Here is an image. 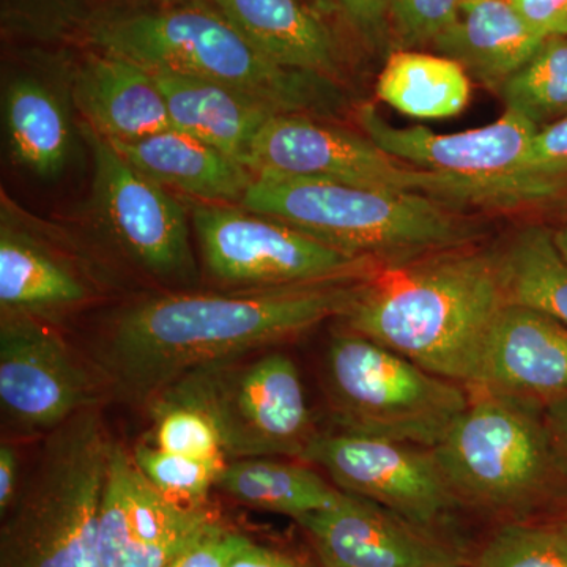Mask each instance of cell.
<instances>
[{
  "mask_svg": "<svg viewBox=\"0 0 567 567\" xmlns=\"http://www.w3.org/2000/svg\"><path fill=\"white\" fill-rule=\"evenodd\" d=\"M358 279L144 298L111 317L89 358L111 391L145 406L197 369L262 352L344 316Z\"/></svg>",
  "mask_w": 567,
  "mask_h": 567,
  "instance_id": "cell-1",
  "label": "cell"
},
{
  "mask_svg": "<svg viewBox=\"0 0 567 567\" xmlns=\"http://www.w3.org/2000/svg\"><path fill=\"white\" fill-rule=\"evenodd\" d=\"M509 303L499 251L476 245L375 264L358 279L347 328L473 390Z\"/></svg>",
  "mask_w": 567,
  "mask_h": 567,
  "instance_id": "cell-2",
  "label": "cell"
},
{
  "mask_svg": "<svg viewBox=\"0 0 567 567\" xmlns=\"http://www.w3.org/2000/svg\"><path fill=\"white\" fill-rule=\"evenodd\" d=\"M74 37L151 71L229 85L282 114L334 117L347 104L333 78L268 61L210 0H110Z\"/></svg>",
  "mask_w": 567,
  "mask_h": 567,
  "instance_id": "cell-3",
  "label": "cell"
},
{
  "mask_svg": "<svg viewBox=\"0 0 567 567\" xmlns=\"http://www.w3.org/2000/svg\"><path fill=\"white\" fill-rule=\"evenodd\" d=\"M240 205L375 262L476 245L486 233L461 205L439 197L308 178L254 175Z\"/></svg>",
  "mask_w": 567,
  "mask_h": 567,
  "instance_id": "cell-4",
  "label": "cell"
},
{
  "mask_svg": "<svg viewBox=\"0 0 567 567\" xmlns=\"http://www.w3.org/2000/svg\"><path fill=\"white\" fill-rule=\"evenodd\" d=\"M102 405L44 435L0 533V567H103L100 511L112 447Z\"/></svg>",
  "mask_w": 567,
  "mask_h": 567,
  "instance_id": "cell-5",
  "label": "cell"
},
{
  "mask_svg": "<svg viewBox=\"0 0 567 567\" xmlns=\"http://www.w3.org/2000/svg\"><path fill=\"white\" fill-rule=\"evenodd\" d=\"M324 390L334 431L427 450L445 439L472 401L465 385L349 328L328 344Z\"/></svg>",
  "mask_w": 567,
  "mask_h": 567,
  "instance_id": "cell-6",
  "label": "cell"
},
{
  "mask_svg": "<svg viewBox=\"0 0 567 567\" xmlns=\"http://www.w3.org/2000/svg\"><path fill=\"white\" fill-rule=\"evenodd\" d=\"M539 402L480 393L432 450L461 502L513 513L543 498L559 475Z\"/></svg>",
  "mask_w": 567,
  "mask_h": 567,
  "instance_id": "cell-7",
  "label": "cell"
},
{
  "mask_svg": "<svg viewBox=\"0 0 567 567\" xmlns=\"http://www.w3.org/2000/svg\"><path fill=\"white\" fill-rule=\"evenodd\" d=\"M159 394L192 404L210 417L227 462L303 461L319 434L300 371L281 352L251 353L197 369Z\"/></svg>",
  "mask_w": 567,
  "mask_h": 567,
  "instance_id": "cell-8",
  "label": "cell"
},
{
  "mask_svg": "<svg viewBox=\"0 0 567 567\" xmlns=\"http://www.w3.org/2000/svg\"><path fill=\"white\" fill-rule=\"evenodd\" d=\"M245 164L254 175L420 193L461 207H494L491 197L472 183L410 166L382 151L368 136L309 115H274L254 140Z\"/></svg>",
  "mask_w": 567,
  "mask_h": 567,
  "instance_id": "cell-9",
  "label": "cell"
},
{
  "mask_svg": "<svg viewBox=\"0 0 567 567\" xmlns=\"http://www.w3.org/2000/svg\"><path fill=\"white\" fill-rule=\"evenodd\" d=\"M200 256L216 281L240 290L350 281L375 260L320 244L289 224L229 204L196 205Z\"/></svg>",
  "mask_w": 567,
  "mask_h": 567,
  "instance_id": "cell-10",
  "label": "cell"
},
{
  "mask_svg": "<svg viewBox=\"0 0 567 567\" xmlns=\"http://www.w3.org/2000/svg\"><path fill=\"white\" fill-rule=\"evenodd\" d=\"M364 136L410 166L472 183L491 197L495 207L511 208L551 199L565 181L524 173V159L539 130L516 112L481 128L440 134L424 126L398 128L374 104L358 107Z\"/></svg>",
  "mask_w": 567,
  "mask_h": 567,
  "instance_id": "cell-11",
  "label": "cell"
},
{
  "mask_svg": "<svg viewBox=\"0 0 567 567\" xmlns=\"http://www.w3.org/2000/svg\"><path fill=\"white\" fill-rule=\"evenodd\" d=\"M93 162V207L114 248L156 281L193 286L196 257L185 207L106 137L82 125Z\"/></svg>",
  "mask_w": 567,
  "mask_h": 567,
  "instance_id": "cell-12",
  "label": "cell"
},
{
  "mask_svg": "<svg viewBox=\"0 0 567 567\" xmlns=\"http://www.w3.org/2000/svg\"><path fill=\"white\" fill-rule=\"evenodd\" d=\"M111 388L91 358L71 349L54 323L0 312V409L21 436L48 435L102 405Z\"/></svg>",
  "mask_w": 567,
  "mask_h": 567,
  "instance_id": "cell-13",
  "label": "cell"
},
{
  "mask_svg": "<svg viewBox=\"0 0 567 567\" xmlns=\"http://www.w3.org/2000/svg\"><path fill=\"white\" fill-rule=\"evenodd\" d=\"M303 462L323 468L339 491L369 499L420 528L440 524L461 503L427 447L319 432Z\"/></svg>",
  "mask_w": 567,
  "mask_h": 567,
  "instance_id": "cell-14",
  "label": "cell"
},
{
  "mask_svg": "<svg viewBox=\"0 0 567 567\" xmlns=\"http://www.w3.org/2000/svg\"><path fill=\"white\" fill-rule=\"evenodd\" d=\"M210 505H183L147 480L114 443L100 511L103 567H167L219 524Z\"/></svg>",
  "mask_w": 567,
  "mask_h": 567,
  "instance_id": "cell-15",
  "label": "cell"
},
{
  "mask_svg": "<svg viewBox=\"0 0 567 567\" xmlns=\"http://www.w3.org/2000/svg\"><path fill=\"white\" fill-rule=\"evenodd\" d=\"M297 522L324 567H462L427 529L346 492L334 506Z\"/></svg>",
  "mask_w": 567,
  "mask_h": 567,
  "instance_id": "cell-16",
  "label": "cell"
},
{
  "mask_svg": "<svg viewBox=\"0 0 567 567\" xmlns=\"http://www.w3.org/2000/svg\"><path fill=\"white\" fill-rule=\"evenodd\" d=\"M473 391L551 401L567 394V328L518 303L499 312Z\"/></svg>",
  "mask_w": 567,
  "mask_h": 567,
  "instance_id": "cell-17",
  "label": "cell"
},
{
  "mask_svg": "<svg viewBox=\"0 0 567 567\" xmlns=\"http://www.w3.org/2000/svg\"><path fill=\"white\" fill-rule=\"evenodd\" d=\"M85 125L107 141H136L173 128L155 74L110 52L89 51L70 74Z\"/></svg>",
  "mask_w": 567,
  "mask_h": 567,
  "instance_id": "cell-18",
  "label": "cell"
},
{
  "mask_svg": "<svg viewBox=\"0 0 567 567\" xmlns=\"http://www.w3.org/2000/svg\"><path fill=\"white\" fill-rule=\"evenodd\" d=\"M95 297L81 270L47 245L11 226L0 227V312L58 322Z\"/></svg>",
  "mask_w": 567,
  "mask_h": 567,
  "instance_id": "cell-19",
  "label": "cell"
},
{
  "mask_svg": "<svg viewBox=\"0 0 567 567\" xmlns=\"http://www.w3.org/2000/svg\"><path fill=\"white\" fill-rule=\"evenodd\" d=\"M110 142L152 181L203 203H241L254 181L244 163L175 128L136 141Z\"/></svg>",
  "mask_w": 567,
  "mask_h": 567,
  "instance_id": "cell-20",
  "label": "cell"
},
{
  "mask_svg": "<svg viewBox=\"0 0 567 567\" xmlns=\"http://www.w3.org/2000/svg\"><path fill=\"white\" fill-rule=\"evenodd\" d=\"M152 73L166 100L173 128L207 142L244 164L265 123L282 114L271 104L229 85L173 71Z\"/></svg>",
  "mask_w": 567,
  "mask_h": 567,
  "instance_id": "cell-21",
  "label": "cell"
},
{
  "mask_svg": "<svg viewBox=\"0 0 567 567\" xmlns=\"http://www.w3.org/2000/svg\"><path fill=\"white\" fill-rule=\"evenodd\" d=\"M546 37L533 31L513 0L462 3L461 18L434 41L439 54L464 66L468 76L498 93L533 58Z\"/></svg>",
  "mask_w": 567,
  "mask_h": 567,
  "instance_id": "cell-22",
  "label": "cell"
},
{
  "mask_svg": "<svg viewBox=\"0 0 567 567\" xmlns=\"http://www.w3.org/2000/svg\"><path fill=\"white\" fill-rule=\"evenodd\" d=\"M268 61L338 76L330 29L303 0H210Z\"/></svg>",
  "mask_w": 567,
  "mask_h": 567,
  "instance_id": "cell-23",
  "label": "cell"
},
{
  "mask_svg": "<svg viewBox=\"0 0 567 567\" xmlns=\"http://www.w3.org/2000/svg\"><path fill=\"white\" fill-rule=\"evenodd\" d=\"M2 103L14 162L40 178L61 175L70 159L73 134L58 92L40 78L18 74L7 84Z\"/></svg>",
  "mask_w": 567,
  "mask_h": 567,
  "instance_id": "cell-24",
  "label": "cell"
},
{
  "mask_svg": "<svg viewBox=\"0 0 567 567\" xmlns=\"http://www.w3.org/2000/svg\"><path fill=\"white\" fill-rule=\"evenodd\" d=\"M300 462L274 457L229 461L216 481V488L240 505L295 520L339 503L344 492Z\"/></svg>",
  "mask_w": 567,
  "mask_h": 567,
  "instance_id": "cell-25",
  "label": "cell"
},
{
  "mask_svg": "<svg viewBox=\"0 0 567 567\" xmlns=\"http://www.w3.org/2000/svg\"><path fill=\"white\" fill-rule=\"evenodd\" d=\"M383 103L413 118L456 117L472 99L461 63L442 54L399 50L388 58L375 84Z\"/></svg>",
  "mask_w": 567,
  "mask_h": 567,
  "instance_id": "cell-26",
  "label": "cell"
},
{
  "mask_svg": "<svg viewBox=\"0 0 567 567\" xmlns=\"http://www.w3.org/2000/svg\"><path fill=\"white\" fill-rule=\"evenodd\" d=\"M499 257L511 303L544 312L567 328V262L551 230L524 227Z\"/></svg>",
  "mask_w": 567,
  "mask_h": 567,
  "instance_id": "cell-27",
  "label": "cell"
},
{
  "mask_svg": "<svg viewBox=\"0 0 567 567\" xmlns=\"http://www.w3.org/2000/svg\"><path fill=\"white\" fill-rule=\"evenodd\" d=\"M505 111L537 130L567 117V35H551L498 92Z\"/></svg>",
  "mask_w": 567,
  "mask_h": 567,
  "instance_id": "cell-28",
  "label": "cell"
},
{
  "mask_svg": "<svg viewBox=\"0 0 567 567\" xmlns=\"http://www.w3.org/2000/svg\"><path fill=\"white\" fill-rule=\"evenodd\" d=\"M145 409L152 420L151 445L199 461L227 462L215 425L196 406L159 394Z\"/></svg>",
  "mask_w": 567,
  "mask_h": 567,
  "instance_id": "cell-29",
  "label": "cell"
},
{
  "mask_svg": "<svg viewBox=\"0 0 567 567\" xmlns=\"http://www.w3.org/2000/svg\"><path fill=\"white\" fill-rule=\"evenodd\" d=\"M132 456L153 486L183 505L210 503L208 495L216 488V481L227 464L226 461H199L166 453L147 442L137 443Z\"/></svg>",
  "mask_w": 567,
  "mask_h": 567,
  "instance_id": "cell-30",
  "label": "cell"
},
{
  "mask_svg": "<svg viewBox=\"0 0 567 567\" xmlns=\"http://www.w3.org/2000/svg\"><path fill=\"white\" fill-rule=\"evenodd\" d=\"M473 567H567V529L544 525H503Z\"/></svg>",
  "mask_w": 567,
  "mask_h": 567,
  "instance_id": "cell-31",
  "label": "cell"
},
{
  "mask_svg": "<svg viewBox=\"0 0 567 567\" xmlns=\"http://www.w3.org/2000/svg\"><path fill=\"white\" fill-rule=\"evenodd\" d=\"M107 0H2L9 29L39 39L74 35Z\"/></svg>",
  "mask_w": 567,
  "mask_h": 567,
  "instance_id": "cell-32",
  "label": "cell"
},
{
  "mask_svg": "<svg viewBox=\"0 0 567 567\" xmlns=\"http://www.w3.org/2000/svg\"><path fill=\"white\" fill-rule=\"evenodd\" d=\"M462 13V0H391L390 20L404 50L434 44Z\"/></svg>",
  "mask_w": 567,
  "mask_h": 567,
  "instance_id": "cell-33",
  "label": "cell"
},
{
  "mask_svg": "<svg viewBox=\"0 0 567 567\" xmlns=\"http://www.w3.org/2000/svg\"><path fill=\"white\" fill-rule=\"evenodd\" d=\"M522 169L535 177L567 181V117L536 133Z\"/></svg>",
  "mask_w": 567,
  "mask_h": 567,
  "instance_id": "cell-34",
  "label": "cell"
},
{
  "mask_svg": "<svg viewBox=\"0 0 567 567\" xmlns=\"http://www.w3.org/2000/svg\"><path fill=\"white\" fill-rule=\"evenodd\" d=\"M249 540L251 539L219 522L167 567H227L230 558Z\"/></svg>",
  "mask_w": 567,
  "mask_h": 567,
  "instance_id": "cell-35",
  "label": "cell"
},
{
  "mask_svg": "<svg viewBox=\"0 0 567 567\" xmlns=\"http://www.w3.org/2000/svg\"><path fill=\"white\" fill-rule=\"evenodd\" d=\"M525 22L543 37L567 35V0H513Z\"/></svg>",
  "mask_w": 567,
  "mask_h": 567,
  "instance_id": "cell-36",
  "label": "cell"
},
{
  "mask_svg": "<svg viewBox=\"0 0 567 567\" xmlns=\"http://www.w3.org/2000/svg\"><path fill=\"white\" fill-rule=\"evenodd\" d=\"M544 420L559 475L567 476V394L547 402Z\"/></svg>",
  "mask_w": 567,
  "mask_h": 567,
  "instance_id": "cell-37",
  "label": "cell"
},
{
  "mask_svg": "<svg viewBox=\"0 0 567 567\" xmlns=\"http://www.w3.org/2000/svg\"><path fill=\"white\" fill-rule=\"evenodd\" d=\"M360 31L375 33L390 18L391 0H338Z\"/></svg>",
  "mask_w": 567,
  "mask_h": 567,
  "instance_id": "cell-38",
  "label": "cell"
},
{
  "mask_svg": "<svg viewBox=\"0 0 567 567\" xmlns=\"http://www.w3.org/2000/svg\"><path fill=\"white\" fill-rule=\"evenodd\" d=\"M20 458L17 447L3 440L0 445V516L6 517L20 494Z\"/></svg>",
  "mask_w": 567,
  "mask_h": 567,
  "instance_id": "cell-39",
  "label": "cell"
},
{
  "mask_svg": "<svg viewBox=\"0 0 567 567\" xmlns=\"http://www.w3.org/2000/svg\"><path fill=\"white\" fill-rule=\"evenodd\" d=\"M227 567H300L293 559L279 554V551L271 550V548L257 546L252 540L240 551L230 558Z\"/></svg>",
  "mask_w": 567,
  "mask_h": 567,
  "instance_id": "cell-40",
  "label": "cell"
},
{
  "mask_svg": "<svg viewBox=\"0 0 567 567\" xmlns=\"http://www.w3.org/2000/svg\"><path fill=\"white\" fill-rule=\"evenodd\" d=\"M551 235H554L555 246L567 262V221L561 224V227H558L557 230H551Z\"/></svg>",
  "mask_w": 567,
  "mask_h": 567,
  "instance_id": "cell-41",
  "label": "cell"
},
{
  "mask_svg": "<svg viewBox=\"0 0 567 567\" xmlns=\"http://www.w3.org/2000/svg\"><path fill=\"white\" fill-rule=\"evenodd\" d=\"M473 2V0H462V3Z\"/></svg>",
  "mask_w": 567,
  "mask_h": 567,
  "instance_id": "cell-42",
  "label": "cell"
}]
</instances>
